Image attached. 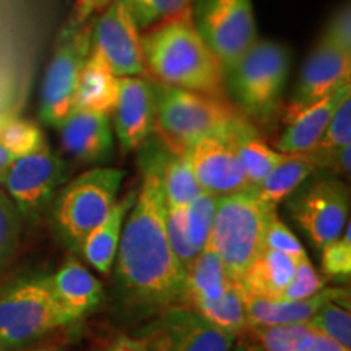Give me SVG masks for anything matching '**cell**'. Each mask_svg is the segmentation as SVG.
<instances>
[{
  "label": "cell",
  "instance_id": "obj_14",
  "mask_svg": "<svg viewBox=\"0 0 351 351\" xmlns=\"http://www.w3.org/2000/svg\"><path fill=\"white\" fill-rule=\"evenodd\" d=\"M351 78V52L320 38L307 56L298 77L295 93L287 106V121L315 101L326 98Z\"/></svg>",
  "mask_w": 351,
  "mask_h": 351
},
{
  "label": "cell",
  "instance_id": "obj_33",
  "mask_svg": "<svg viewBox=\"0 0 351 351\" xmlns=\"http://www.w3.org/2000/svg\"><path fill=\"white\" fill-rule=\"evenodd\" d=\"M314 330L337 340L346 348H351V314L350 307L337 301H327L307 320Z\"/></svg>",
  "mask_w": 351,
  "mask_h": 351
},
{
  "label": "cell",
  "instance_id": "obj_29",
  "mask_svg": "<svg viewBox=\"0 0 351 351\" xmlns=\"http://www.w3.org/2000/svg\"><path fill=\"white\" fill-rule=\"evenodd\" d=\"M262 351H302L313 339L314 328L307 322L254 326L249 330Z\"/></svg>",
  "mask_w": 351,
  "mask_h": 351
},
{
  "label": "cell",
  "instance_id": "obj_5",
  "mask_svg": "<svg viewBox=\"0 0 351 351\" xmlns=\"http://www.w3.org/2000/svg\"><path fill=\"white\" fill-rule=\"evenodd\" d=\"M70 324L47 275L23 276L0 289V351L23 350Z\"/></svg>",
  "mask_w": 351,
  "mask_h": 351
},
{
  "label": "cell",
  "instance_id": "obj_7",
  "mask_svg": "<svg viewBox=\"0 0 351 351\" xmlns=\"http://www.w3.org/2000/svg\"><path fill=\"white\" fill-rule=\"evenodd\" d=\"M125 173L111 166L83 171L57 191L51 217L59 238L77 251L83 238L98 226L117 202Z\"/></svg>",
  "mask_w": 351,
  "mask_h": 351
},
{
  "label": "cell",
  "instance_id": "obj_26",
  "mask_svg": "<svg viewBox=\"0 0 351 351\" xmlns=\"http://www.w3.org/2000/svg\"><path fill=\"white\" fill-rule=\"evenodd\" d=\"M296 261L298 258L285 252L262 249L239 280L244 293L249 296L278 300L295 275Z\"/></svg>",
  "mask_w": 351,
  "mask_h": 351
},
{
  "label": "cell",
  "instance_id": "obj_6",
  "mask_svg": "<svg viewBox=\"0 0 351 351\" xmlns=\"http://www.w3.org/2000/svg\"><path fill=\"white\" fill-rule=\"evenodd\" d=\"M291 52L285 44L257 39L225 73V86L236 109L247 119L267 121L278 109L287 86Z\"/></svg>",
  "mask_w": 351,
  "mask_h": 351
},
{
  "label": "cell",
  "instance_id": "obj_41",
  "mask_svg": "<svg viewBox=\"0 0 351 351\" xmlns=\"http://www.w3.org/2000/svg\"><path fill=\"white\" fill-rule=\"evenodd\" d=\"M111 2L112 0H77L73 13L70 16H73L77 21H86L98 15Z\"/></svg>",
  "mask_w": 351,
  "mask_h": 351
},
{
  "label": "cell",
  "instance_id": "obj_44",
  "mask_svg": "<svg viewBox=\"0 0 351 351\" xmlns=\"http://www.w3.org/2000/svg\"><path fill=\"white\" fill-rule=\"evenodd\" d=\"M15 114L13 109V91L5 83H0V122Z\"/></svg>",
  "mask_w": 351,
  "mask_h": 351
},
{
  "label": "cell",
  "instance_id": "obj_11",
  "mask_svg": "<svg viewBox=\"0 0 351 351\" xmlns=\"http://www.w3.org/2000/svg\"><path fill=\"white\" fill-rule=\"evenodd\" d=\"M137 339L148 351H231L238 337L215 327L182 302L166 306Z\"/></svg>",
  "mask_w": 351,
  "mask_h": 351
},
{
  "label": "cell",
  "instance_id": "obj_30",
  "mask_svg": "<svg viewBox=\"0 0 351 351\" xmlns=\"http://www.w3.org/2000/svg\"><path fill=\"white\" fill-rule=\"evenodd\" d=\"M351 145V95L339 104L333 112L330 122H328L322 138L315 145L313 152H309L317 163L319 169L322 163L333 153Z\"/></svg>",
  "mask_w": 351,
  "mask_h": 351
},
{
  "label": "cell",
  "instance_id": "obj_8",
  "mask_svg": "<svg viewBox=\"0 0 351 351\" xmlns=\"http://www.w3.org/2000/svg\"><path fill=\"white\" fill-rule=\"evenodd\" d=\"M93 19L77 21L70 16L57 39L41 88L39 116L44 124L59 127L73 111L77 83L91 47H93Z\"/></svg>",
  "mask_w": 351,
  "mask_h": 351
},
{
  "label": "cell",
  "instance_id": "obj_13",
  "mask_svg": "<svg viewBox=\"0 0 351 351\" xmlns=\"http://www.w3.org/2000/svg\"><path fill=\"white\" fill-rule=\"evenodd\" d=\"M140 34L124 0H112L93 20V49L117 77H147Z\"/></svg>",
  "mask_w": 351,
  "mask_h": 351
},
{
  "label": "cell",
  "instance_id": "obj_23",
  "mask_svg": "<svg viewBox=\"0 0 351 351\" xmlns=\"http://www.w3.org/2000/svg\"><path fill=\"white\" fill-rule=\"evenodd\" d=\"M119 93V77L91 47L77 83L73 109L104 112L111 116Z\"/></svg>",
  "mask_w": 351,
  "mask_h": 351
},
{
  "label": "cell",
  "instance_id": "obj_1",
  "mask_svg": "<svg viewBox=\"0 0 351 351\" xmlns=\"http://www.w3.org/2000/svg\"><path fill=\"white\" fill-rule=\"evenodd\" d=\"M161 142L140 150L142 184L122 228L116 274L125 298L135 306L160 311L182 301L186 271L166 234V199L160 173Z\"/></svg>",
  "mask_w": 351,
  "mask_h": 351
},
{
  "label": "cell",
  "instance_id": "obj_2",
  "mask_svg": "<svg viewBox=\"0 0 351 351\" xmlns=\"http://www.w3.org/2000/svg\"><path fill=\"white\" fill-rule=\"evenodd\" d=\"M140 39L153 80L226 99L225 70L197 32L191 8L143 29Z\"/></svg>",
  "mask_w": 351,
  "mask_h": 351
},
{
  "label": "cell",
  "instance_id": "obj_27",
  "mask_svg": "<svg viewBox=\"0 0 351 351\" xmlns=\"http://www.w3.org/2000/svg\"><path fill=\"white\" fill-rule=\"evenodd\" d=\"M160 173L168 207H187L202 192L187 158L182 153L173 152L163 142L160 148Z\"/></svg>",
  "mask_w": 351,
  "mask_h": 351
},
{
  "label": "cell",
  "instance_id": "obj_47",
  "mask_svg": "<svg viewBox=\"0 0 351 351\" xmlns=\"http://www.w3.org/2000/svg\"><path fill=\"white\" fill-rule=\"evenodd\" d=\"M33 351H67V350L62 348V346H44V348H38Z\"/></svg>",
  "mask_w": 351,
  "mask_h": 351
},
{
  "label": "cell",
  "instance_id": "obj_35",
  "mask_svg": "<svg viewBox=\"0 0 351 351\" xmlns=\"http://www.w3.org/2000/svg\"><path fill=\"white\" fill-rule=\"evenodd\" d=\"M140 32L158 21L178 15L191 7L192 0H124Z\"/></svg>",
  "mask_w": 351,
  "mask_h": 351
},
{
  "label": "cell",
  "instance_id": "obj_21",
  "mask_svg": "<svg viewBox=\"0 0 351 351\" xmlns=\"http://www.w3.org/2000/svg\"><path fill=\"white\" fill-rule=\"evenodd\" d=\"M137 191H130L124 195V199L117 200L108 213V217L95 226L78 245L77 251H80L83 258L90 263L96 271L101 275H109V271L116 262L117 249H119L122 228L134 205Z\"/></svg>",
  "mask_w": 351,
  "mask_h": 351
},
{
  "label": "cell",
  "instance_id": "obj_38",
  "mask_svg": "<svg viewBox=\"0 0 351 351\" xmlns=\"http://www.w3.org/2000/svg\"><path fill=\"white\" fill-rule=\"evenodd\" d=\"M21 213L3 189H0V271L13 256L20 241Z\"/></svg>",
  "mask_w": 351,
  "mask_h": 351
},
{
  "label": "cell",
  "instance_id": "obj_32",
  "mask_svg": "<svg viewBox=\"0 0 351 351\" xmlns=\"http://www.w3.org/2000/svg\"><path fill=\"white\" fill-rule=\"evenodd\" d=\"M219 197L202 191L191 204L184 208L189 239L197 251H202L208 243L212 232L215 212H217Z\"/></svg>",
  "mask_w": 351,
  "mask_h": 351
},
{
  "label": "cell",
  "instance_id": "obj_28",
  "mask_svg": "<svg viewBox=\"0 0 351 351\" xmlns=\"http://www.w3.org/2000/svg\"><path fill=\"white\" fill-rule=\"evenodd\" d=\"M202 317H205L215 327L221 328L234 337L249 330L247 311H245V295L241 282H232L225 295L217 301L195 307Z\"/></svg>",
  "mask_w": 351,
  "mask_h": 351
},
{
  "label": "cell",
  "instance_id": "obj_20",
  "mask_svg": "<svg viewBox=\"0 0 351 351\" xmlns=\"http://www.w3.org/2000/svg\"><path fill=\"white\" fill-rule=\"evenodd\" d=\"M327 301H337L340 304L350 307V289L326 287L317 295L298 301L267 300V298L245 295V311H247L249 327L307 322L313 317L315 311Z\"/></svg>",
  "mask_w": 351,
  "mask_h": 351
},
{
  "label": "cell",
  "instance_id": "obj_12",
  "mask_svg": "<svg viewBox=\"0 0 351 351\" xmlns=\"http://www.w3.org/2000/svg\"><path fill=\"white\" fill-rule=\"evenodd\" d=\"M65 179L67 165L44 143L36 152L15 158L0 186H3L21 217L36 221L52 204Z\"/></svg>",
  "mask_w": 351,
  "mask_h": 351
},
{
  "label": "cell",
  "instance_id": "obj_34",
  "mask_svg": "<svg viewBox=\"0 0 351 351\" xmlns=\"http://www.w3.org/2000/svg\"><path fill=\"white\" fill-rule=\"evenodd\" d=\"M320 267L326 278L350 282L351 276V223L345 226L343 234L320 247Z\"/></svg>",
  "mask_w": 351,
  "mask_h": 351
},
{
  "label": "cell",
  "instance_id": "obj_43",
  "mask_svg": "<svg viewBox=\"0 0 351 351\" xmlns=\"http://www.w3.org/2000/svg\"><path fill=\"white\" fill-rule=\"evenodd\" d=\"M104 351H148V350L145 348V345L137 339V337L119 335L117 339H114L111 341V345H109Z\"/></svg>",
  "mask_w": 351,
  "mask_h": 351
},
{
  "label": "cell",
  "instance_id": "obj_36",
  "mask_svg": "<svg viewBox=\"0 0 351 351\" xmlns=\"http://www.w3.org/2000/svg\"><path fill=\"white\" fill-rule=\"evenodd\" d=\"M327 278L319 274L315 270L314 263L311 262V258L307 257V254L301 256L296 261V269L293 278L289 280L287 288L283 289L282 296L278 300H287V301H298V300H306L317 295L319 291H322L326 288Z\"/></svg>",
  "mask_w": 351,
  "mask_h": 351
},
{
  "label": "cell",
  "instance_id": "obj_40",
  "mask_svg": "<svg viewBox=\"0 0 351 351\" xmlns=\"http://www.w3.org/2000/svg\"><path fill=\"white\" fill-rule=\"evenodd\" d=\"M322 39L333 44L339 49L351 52V10L350 2L341 3L335 12L332 13L330 20L324 29Z\"/></svg>",
  "mask_w": 351,
  "mask_h": 351
},
{
  "label": "cell",
  "instance_id": "obj_9",
  "mask_svg": "<svg viewBox=\"0 0 351 351\" xmlns=\"http://www.w3.org/2000/svg\"><path fill=\"white\" fill-rule=\"evenodd\" d=\"M189 8L197 32L225 73L258 39L252 0H192Z\"/></svg>",
  "mask_w": 351,
  "mask_h": 351
},
{
  "label": "cell",
  "instance_id": "obj_37",
  "mask_svg": "<svg viewBox=\"0 0 351 351\" xmlns=\"http://www.w3.org/2000/svg\"><path fill=\"white\" fill-rule=\"evenodd\" d=\"M184 208L168 207L166 205V234H168L171 251H173L184 271H186L191 267V263L195 261V257L199 256V251L189 239Z\"/></svg>",
  "mask_w": 351,
  "mask_h": 351
},
{
  "label": "cell",
  "instance_id": "obj_31",
  "mask_svg": "<svg viewBox=\"0 0 351 351\" xmlns=\"http://www.w3.org/2000/svg\"><path fill=\"white\" fill-rule=\"evenodd\" d=\"M44 143L46 142L41 129L32 121L21 119L13 114L0 122V145L13 158L36 152Z\"/></svg>",
  "mask_w": 351,
  "mask_h": 351
},
{
  "label": "cell",
  "instance_id": "obj_4",
  "mask_svg": "<svg viewBox=\"0 0 351 351\" xmlns=\"http://www.w3.org/2000/svg\"><path fill=\"white\" fill-rule=\"evenodd\" d=\"M276 213L254 187L219 197L208 243L232 280L239 282L263 249V236Z\"/></svg>",
  "mask_w": 351,
  "mask_h": 351
},
{
  "label": "cell",
  "instance_id": "obj_18",
  "mask_svg": "<svg viewBox=\"0 0 351 351\" xmlns=\"http://www.w3.org/2000/svg\"><path fill=\"white\" fill-rule=\"evenodd\" d=\"M47 276L57 302L73 322L86 317L103 302V285L77 257H67L54 274Z\"/></svg>",
  "mask_w": 351,
  "mask_h": 351
},
{
  "label": "cell",
  "instance_id": "obj_10",
  "mask_svg": "<svg viewBox=\"0 0 351 351\" xmlns=\"http://www.w3.org/2000/svg\"><path fill=\"white\" fill-rule=\"evenodd\" d=\"M287 210L314 247L320 249L339 239L350 223V187L332 176L315 179L298 189Z\"/></svg>",
  "mask_w": 351,
  "mask_h": 351
},
{
  "label": "cell",
  "instance_id": "obj_16",
  "mask_svg": "<svg viewBox=\"0 0 351 351\" xmlns=\"http://www.w3.org/2000/svg\"><path fill=\"white\" fill-rule=\"evenodd\" d=\"M226 130L202 138L182 153L194 171L202 191L218 197L249 187L238 156L228 140Z\"/></svg>",
  "mask_w": 351,
  "mask_h": 351
},
{
  "label": "cell",
  "instance_id": "obj_24",
  "mask_svg": "<svg viewBox=\"0 0 351 351\" xmlns=\"http://www.w3.org/2000/svg\"><path fill=\"white\" fill-rule=\"evenodd\" d=\"M232 282L236 280L228 275L212 245L205 244V247L186 270V283H184L181 302L192 309L202 304H208L225 295Z\"/></svg>",
  "mask_w": 351,
  "mask_h": 351
},
{
  "label": "cell",
  "instance_id": "obj_19",
  "mask_svg": "<svg viewBox=\"0 0 351 351\" xmlns=\"http://www.w3.org/2000/svg\"><path fill=\"white\" fill-rule=\"evenodd\" d=\"M351 95V82L345 83L326 98L315 101L300 112H296L291 119H288V125L282 137L276 140L275 147L280 153H309L315 148L319 140L322 138L333 112L346 96Z\"/></svg>",
  "mask_w": 351,
  "mask_h": 351
},
{
  "label": "cell",
  "instance_id": "obj_22",
  "mask_svg": "<svg viewBox=\"0 0 351 351\" xmlns=\"http://www.w3.org/2000/svg\"><path fill=\"white\" fill-rule=\"evenodd\" d=\"M226 135L238 156L249 187L257 186L283 156V153L271 148L265 142L261 132L252 125L251 119L241 112L231 121Z\"/></svg>",
  "mask_w": 351,
  "mask_h": 351
},
{
  "label": "cell",
  "instance_id": "obj_45",
  "mask_svg": "<svg viewBox=\"0 0 351 351\" xmlns=\"http://www.w3.org/2000/svg\"><path fill=\"white\" fill-rule=\"evenodd\" d=\"M13 160H15V158H13L10 153H8L5 148L0 145V184H2L3 176H5V171H7L8 166H10Z\"/></svg>",
  "mask_w": 351,
  "mask_h": 351
},
{
  "label": "cell",
  "instance_id": "obj_39",
  "mask_svg": "<svg viewBox=\"0 0 351 351\" xmlns=\"http://www.w3.org/2000/svg\"><path fill=\"white\" fill-rule=\"evenodd\" d=\"M263 249H271V251H280L288 254V256L300 258L304 256L306 249L296 234L285 225L278 215H274L267 225L265 236H263Z\"/></svg>",
  "mask_w": 351,
  "mask_h": 351
},
{
  "label": "cell",
  "instance_id": "obj_46",
  "mask_svg": "<svg viewBox=\"0 0 351 351\" xmlns=\"http://www.w3.org/2000/svg\"><path fill=\"white\" fill-rule=\"evenodd\" d=\"M231 351H262L261 348H258L257 345H251V343H243V345H239V346H232V350Z\"/></svg>",
  "mask_w": 351,
  "mask_h": 351
},
{
  "label": "cell",
  "instance_id": "obj_17",
  "mask_svg": "<svg viewBox=\"0 0 351 351\" xmlns=\"http://www.w3.org/2000/svg\"><path fill=\"white\" fill-rule=\"evenodd\" d=\"M57 129L64 152L78 163L101 166L112 156L114 130L109 114L73 109Z\"/></svg>",
  "mask_w": 351,
  "mask_h": 351
},
{
  "label": "cell",
  "instance_id": "obj_15",
  "mask_svg": "<svg viewBox=\"0 0 351 351\" xmlns=\"http://www.w3.org/2000/svg\"><path fill=\"white\" fill-rule=\"evenodd\" d=\"M114 134L122 152H137L155 134V90L150 77H119Z\"/></svg>",
  "mask_w": 351,
  "mask_h": 351
},
{
  "label": "cell",
  "instance_id": "obj_25",
  "mask_svg": "<svg viewBox=\"0 0 351 351\" xmlns=\"http://www.w3.org/2000/svg\"><path fill=\"white\" fill-rule=\"evenodd\" d=\"M317 171L319 166L311 153H283L270 173L257 186H254V191L269 207L276 208Z\"/></svg>",
  "mask_w": 351,
  "mask_h": 351
},
{
  "label": "cell",
  "instance_id": "obj_42",
  "mask_svg": "<svg viewBox=\"0 0 351 351\" xmlns=\"http://www.w3.org/2000/svg\"><path fill=\"white\" fill-rule=\"evenodd\" d=\"M302 351H351V348H346V346L339 343L337 340L330 339V337L314 330L309 345H307Z\"/></svg>",
  "mask_w": 351,
  "mask_h": 351
},
{
  "label": "cell",
  "instance_id": "obj_3",
  "mask_svg": "<svg viewBox=\"0 0 351 351\" xmlns=\"http://www.w3.org/2000/svg\"><path fill=\"white\" fill-rule=\"evenodd\" d=\"M153 80V78H152ZM155 134L173 152L184 153L202 138L223 134L239 111L228 99L153 80Z\"/></svg>",
  "mask_w": 351,
  "mask_h": 351
}]
</instances>
